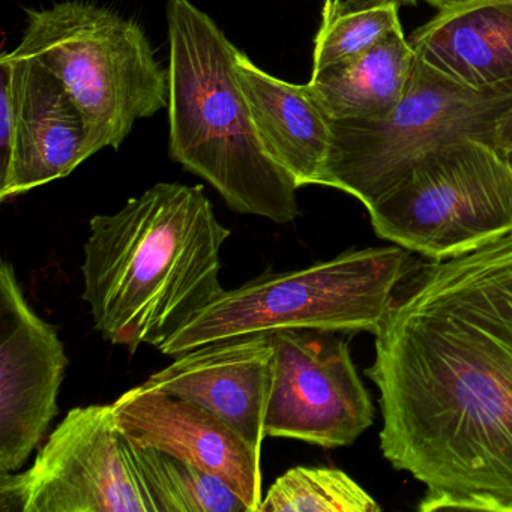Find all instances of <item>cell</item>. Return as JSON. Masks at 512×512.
Returning <instances> with one entry per match:
<instances>
[{
    "label": "cell",
    "mask_w": 512,
    "mask_h": 512,
    "mask_svg": "<svg viewBox=\"0 0 512 512\" xmlns=\"http://www.w3.org/2000/svg\"><path fill=\"white\" fill-rule=\"evenodd\" d=\"M170 157L212 185L230 209L287 224L298 185L269 157L236 71V49L190 0L167 2Z\"/></svg>",
    "instance_id": "3957f363"
},
{
    "label": "cell",
    "mask_w": 512,
    "mask_h": 512,
    "mask_svg": "<svg viewBox=\"0 0 512 512\" xmlns=\"http://www.w3.org/2000/svg\"><path fill=\"white\" fill-rule=\"evenodd\" d=\"M0 200L67 178L91 158L85 125L61 80L40 61L0 56Z\"/></svg>",
    "instance_id": "30bf717a"
},
{
    "label": "cell",
    "mask_w": 512,
    "mask_h": 512,
    "mask_svg": "<svg viewBox=\"0 0 512 512\" xmlns=\"http://www.w3.org/2000/svg\"><path fill=\"white\" fill-rule=\"evenodd\" d=\"M274 376L271 337L250 334L181 353L142 386L203 407L262 455Z\"/></svg>",
    "instance_id": "4fadbf2b"
},
{
    "label": "cell",
    "mask_w": 512,
    "mask_h": 512,
    "mask_svg": "<svg viewBox=\"0 0 512 512\" xmlns=\"http://www.w3.org/2000/svg\"><path fill=\"white\" fill-rule=\"evenodd\" d=\"M374 232L431 260L458 256L512 232V170L475 139L416 158L370 205Z\"/></svg>",
    "instance_id": "52a82bcc"
},
{
    "label": "cell",
    "mask_w": 512,
    "mask_h": 512,
    "mask_svg": "<svg viewBox=\"0 0 512 512\" xmlns=\"http://www.w3.org/2000/svg\"><path fill=\"white\" fill-rule=\"evenodd\" d=\"M415 55L481 92L512 94V0H457L413 32Z\"/></svg>",
    "instance_id": "5bb4252c"
},
{
    "label": "cell",
    "mask_w": 512,
    "mask_h": 512,
    "mask_svg": "<svg viewBox=\"0 0 512 512\" xmlns=\"http://www.w3.org/2000/svg\"><path fill=\"white\" fill-rule=\"evenodd\" d=\"M55 326L38 316L13 263L0 266V473L19 472L58 416L67 370Z\"/></svg>",
    "instance_id": "8fae6325"
},
{
    "label": "cell",
    "mask_w": 512,
    "mask_h": 512,
    "mask_svg": "<svg viewBox=\"0 0 512 512\" xmlns=\"http://www.w3.org/2000/svg\"><path fill=\"white\" fill-rule=\"evenodd\" d=\"M236 71L254 127L269 157L298 188L322 185L331 154V122L308 83L293 85L277 79L241 50Z\"/></svg>",
    "instance_id": "9a60e30c"
},
{
    "label": "cell",
    "mask_w": 512,
    "mask_h": 512,
    "mask_svg": "<svg viewBox=\"0 0 512 512\" xmlns=\"http://www.w3.org/2000/svg\"><path fill=\"white\" fill-rule=\"evenodd\" d=\"M410 268V251L395 245L262 274L224 290L158 350L175 358L214 341L289 329L376 334Z\"/></svg>",
    "instance_id": "277c9868"
},
{
    "label": "cell",
    "mask_w": 512,
    "mask_h": 512,
    "mask_svg": "<svg viewBox=\"0 0 512 512\" xmlns=\"http://www.w3.org/2000/svg\"><path fill=\"white\" fill-rule=\"evenodd\" d=\"M380 505L343 470L298 466L263 496L259 512H377Z\"/></svg>",
    "instance_id": "d6986e66"
},
{
    "label": "cell",
    "mask_w": 512,
    "mask_h": 512,
    "mask_svg": "<svg viewBox=\"0 0 512 512\" xmlns=\"http://www.w3.org/2000/svg\"><path fill=\"white\" fill-rule=\"evenodd\" d=\"M415 50L398 26L367 52L311 74V92L331 119H380L403 97Z\"/></svg>",
    "instance_id": "2e32d148"
},
{
    "label": "cell",
    "mask_w": 512,
    "mask_h": 512,
    "mask_svg": "<svg viewBox=\"0 0 512 512\" xmlns=\"http://www.w3.org/2000/svg\"><path fill=\"white\" fill-rule=\"evenodd\" d=\"M332 146L322 185L367 206L430 149L461 139L503 157L512 142V94L460 85L416 56L403 97L380 119H331Z\"/></svg>",
    "instance_id": "8992f818"
},
{
    "label": "cell",
    "mask_w": 512,
    "mask_h": 512,
    "mask_svg": "<svg viewBox=\"0 0 512 512\" xmlns=\"http://www.w3.org/2000/svg\"><path fill=\"white\" fill-rule=\"evenodd\" d=\"M130 451L143 484L154 500L155 511L250 512L244 500L223 479L131 440Z\"/></svg>",
    "instance_id": "e0dca14e"
},
{
    "label": "cell",
    "mask_w": 512,
    "mask_h": 512,
    "mask_svg": "<svg viewBox=\"0 0 512 512\" xmlns=\"http://www.w3.org/2000/svg\"><path fill=\"white\" fill-rule=\"evenodd\" d=\"M337 334L317 329L269 334L275 376L266 436L338 448L352 445L373 425V401L349 344Z\"/></svg>",
    "instance_id": "9c48e42d"
},
{
    "label": "cell",
    "mask_w": 512,
    "mask_h": 512,
    "mask_svg": "<svg viewBox=\"0 0 512 512\" xmlns=\"http://www.w3.org/2000/svg\"><path fill=\"white\" fill-rule=\"evenodd\" d=\"M380 449L422 512H512V232L416 271L376 331Z\"/></svg>",
    "instance_id": "6da1fadb"
},
{
    "label": "cell",
    "mask_w": 512,
    "mask_h": 512,
    "mask_svg": "<svg viewBox=\"0 0 512 512\" xmlns=\"http://www.w3.org/2000/svg\"><path fill=\"white\" fill-rule=\"evenodd\" d=\"M0 512H157L113 404L67 413L34 464L0 473Z\"/></svg>",
    "instance_id": "ba28073f"
},
{
    "label": "cell",
    "mask_w": 512,
    "mask_h": 512,
    "mask_svg": "<svg viewBox=\"0 0 512 512\" xmlns=\"http://www.w3.org/2000/svg\"><path fill=\"white\" fill-rule=\"evenodd\" d=\"M401 2H407V4H416L418 0H401ZM422 2H427V4L433 5L436 8H443L446 5L452 4V2H457V0H422Z\"/></svg>",
    "instance_id": "ffe728a7"
},
{
    "label": "cell",
    "mask_w": 512,
    "mask_h": 512,
    "mask_svg": "<svg viewBox=\"0 0 512 512\" xmlns=\"http://www.w3.org/2000/svg\"><path fill=\"white\" fill-rule=\"evenodd\" d=\"M503 158H505L506 164H508L509 169L512 170V142L506 146L505 152H503Z\"/></svg>",
    "instance_id": "44dd1931"
},
{
    "label": "cell",
    "mask_w": 512,
    "mask_h": 512,
    "mask_svg": "<svg viewBox=\"0 0 512 512\" xmlns=\"http://www.w3.org/2000/svg\"><path fill=\"white\" fill-rule=\"evenodd\" d=\"M14 52L40 61L70 94L89 155L121 148L139 119L169 104V74L145 31L115 11L67 0L28 11Z\"/></svg>",
    "instance_id": "5b68a950"
},
{
    "label": "cell",
    "mask_w": 512,
    "mask_h": 512,
    "mask_svg": "<svg viewBox=\"0 0 512 512\" xmlns=\"http://www.w3.org/2000/svg\"><path fill=\"white\" fill-rule=\"evenodd\" d=\"M89 226L83 299L110 343L160 349L224 292L230 230L200 185L160 182Z\"/></svg>",
    "instance_id": "7a4b0ae2"
},
{
    "label": "cell",
    "mask_w": 512,
    "mask_h": 512,
    "mask_svg": "<svg viewBox=\"0 0 512 512\" xmlns=\"http://www.w3.org/2000/svg\"><path fill=\"white\" fill-rule=\"evenodd\" d=\"M113 404L122 433L223 479L250 512L263 502L262 455L232 427L182 398L136 386Z\"/></svg>",
    "instance_id": "7c38bea8"
},
{
    "label": "cell",
    "mask_w": 512,
    "mask_h": 512,
    "mask_svg": "<svg viewBox=\"0 0 512 512\" xmlns=\"http://www.w3.org/2000/svg\"><path fill=\"white\" fill-rule=\"evenodd\" d=\"M401 0H325L314 41L313 73L355 58L401 26Z\"/></svg>",
    "instance_id": "ac0fdd59"
}]
</instances>
